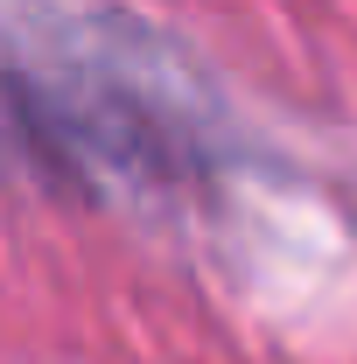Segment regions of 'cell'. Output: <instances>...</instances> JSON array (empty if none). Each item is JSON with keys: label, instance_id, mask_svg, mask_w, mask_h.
Listing matches in <instances>:
<instances>
[{"label": "cell", "instance_id": "obj_2", "mask_svg": "<svg viewBox=\"0 0 357 364\" xmlns=\"http://www.w3.org/2000/svg\"><path fill=\"white\" fill-rule=\"evenodd\" d=\"M0 182H36L49 189V147H43V119L14 56H0Z\"/></svg>", "mask_w": 357, "mask_h": 364}, {"label": "cell", "instance_id": "obj_1", "mask_svg": "<svg viewBox=\"0 0 357 364\" xmlns=\"http://www.w3.org/2000/svg\"><path fill=\"white\" fill-rule=\"evenodd\" d=\"M49 147V189L161 196L211 168L196 105L154 70V49L105 21H56L14 56Z\"/></svg>", "mask_w": 357, "mask_h": 364}]
</instances>
